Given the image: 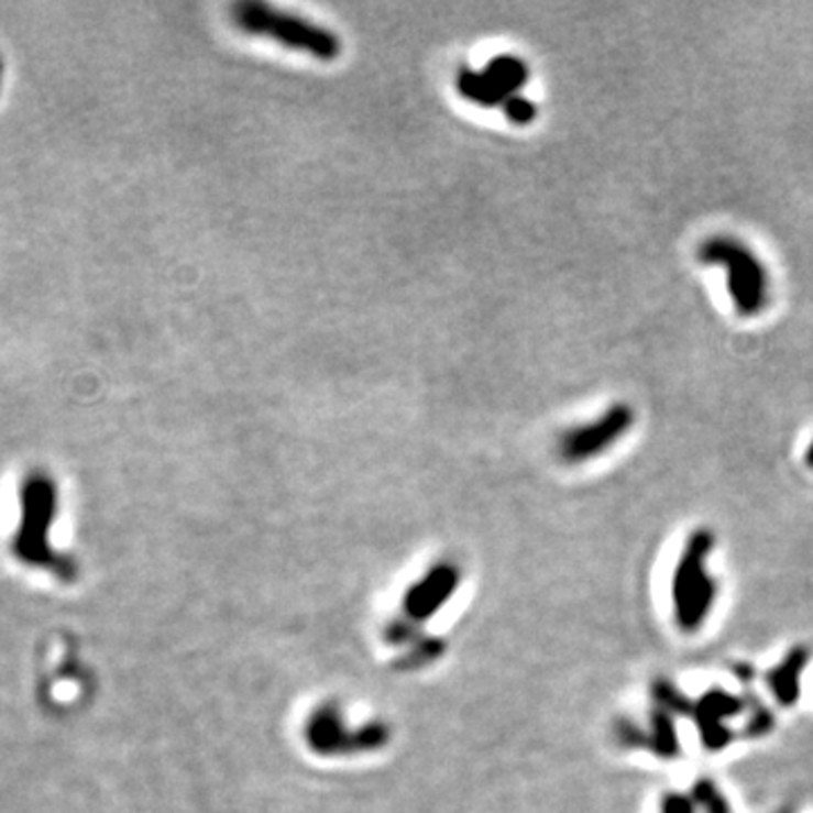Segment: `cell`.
Listing matches in <instances>:
<instances>
[{
  "label": "cell",
  "instance_id": "cell-2",
  "mask_svg": "<svg viewBox=\"0 0 813 813\" xmlns=\"http://www.w3.org/2000/svg\"><path fill=\"white\" fill-rule=\"evenodd\" d=\"M233 21L249 34L270 36L285 48L310 53L321 62H334L341 53V41L334 32L294 14L278 12L270 6L253 3V0L233 8Z\"/></svg>",
  "mask_w": 813,
  "mask_h": 813
},
{
  "label": "cell",
  "instance_id": "cell-6",
  "mask_svg": "<svg viewBox=\"0 0 813 813\" xmlns=\"http://www.w3.org/2000/svg\"><path fill=\"white\" fill-rule=\"evenodd\" d=\"M504 113H506V118L510 120V122H516V124H529V122H534L536 120V116H538V109H536V105L531 102V100H527L525 96H510L506 102H504Z\"/></svg>",
  "mask_w": 813,
  "mask_h": 813
},
{
  "label": "cell",
  "instance_id": "cell-3",
  "mask_svg": "<svg viewBox=\"0 0 813 813\" xmlns=\"http://www.w3.org/2000/svg\"><path fill=\"white\" fill-rule=\"evenodd\" d=\"M633 425H635V409L626 403H615L596 420L570 430L559 446L561 457L570 463H579V461L602 454L606 448L617 443Z\"/></svg>",
  "mask_w": 813,
  "mask_h": 813
},
{
  "label": "cell",
  "instance_id": "cell-4",
  "mask_svg": "<svg viewBox=\"0 0 813 813\" xmlns=\"http://www.w3.org/2000/svg\"><path fill=\"white\" fill-rule=\"evenodd\" d=\"M457 87L463 98L473 100L475 105H482V107H504V102L510 98L484 70L463 68L457 77Z\"/></svg>",
  "mask_w": 813,
  "mask_h": 813
},
{
  "label": "cell",
  "instance_id": "cell-7",
  "mask_svg": "<svg viewBox=\"0 0 813 813\" xmlns=\"http://www.w3.org/2000/svg\"><path fill=\"white\" fill-rule=\"evenodd\" d=\"M3 87H6V57L0 55V96H3Z\"/></svg>",
  "mask_w": 813,
  "mask_h": 813
},
{
  "label": "cell",
  "instance_id": "cell-1",
  "mask_svg": "<svg viewBox=\"0 0 813 813\" xmlns=\"http://www.w3.org/2000/svg\"><path fill=\"white\" fill-rule=\"evenodd\" d=\"M699 261L725 267L727 294L741 317L759 315L768 304V272L755 251L744 242L716 235L699 246Z\"/></svg>",
  "mask_w": 813,
  "mask_h": 813
},
{
  "label": "cell",
  "instance_id": "cell-5",
  "mask_svg": "<svg viewBox=\"0 0 813 813\" xmlns=\"http://www.w3.org/2000/svg\"><path fill=\"white\" fill-rule=\"evenodd\" d=\"M484 73L508 96H518L529 81V64L516 55H499L491 59Z\"/></svg>",
  "mask_w": 813,
  "mask_h": 813
},
{
  "label": "cell",
  "instance_id": "cell-8",
  "mask_svg": "<svg viewBox=\"0 0 813 813\" xmlns=\"http://www.w3.org/2000/svg\"><path fill=\"white\" fill-rule=\"evenodd\" d=\"M804 463H806L809 468H813V441L809 443V448H806V452H804Z\"/></svg>",
  "mask_w": 813,
  "mask_h": 813
}]
</instances>
